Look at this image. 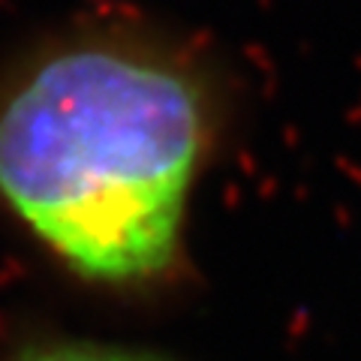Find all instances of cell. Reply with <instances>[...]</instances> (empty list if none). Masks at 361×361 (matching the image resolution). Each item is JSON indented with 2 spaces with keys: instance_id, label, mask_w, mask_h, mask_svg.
<instances>
[{
  "instance_id": "cell-1",
  "label": "cell",
  "mask_w": 361,
  "mask_h": 361,
  "mask_svg": "<svg viewBox=\"0 0 361 361\" xmlns=\"http://www.w3.org/2000/svg\"><path fill=\"white\" fill-rule=\"evenodd\" d=\"M196 75L148 45L45 51L0 103V196L87 277L127 283L172 259L205 142Z\"/></svg>"
},
{
  "instance_id": "cell-2",
  "label": "cell",
  "mask_w": 361,
  "mask_h": 361,
  "mask_svg": "<svg viewBox=\"0 0 361 361\" xmlns=\"http://www.w3.org/2000/svg\"><path fill=\"white\" fill-rule=\"evenodd\" d=\"M18 361H148V358L121 353V349L90 346V343H54V346L30 349Z\"/></svg>"
}]
</instances>
